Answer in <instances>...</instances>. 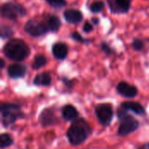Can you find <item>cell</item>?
Returning a JSON list of instances; mask_svg holds the SVG:
<instances>
[{
  "label": "cell",
  "mask_w": 149,
  "mask_h": 149,
  "mask_svg": "<svg viewBox=\"0 0 149 149\" xmlns=\"http://www.w3.org/2000/svg\"><path fill=\"white\" fill-rule=\"evenodd\" d=\"M52 54L57 60H64L68 54V47L63 42L55 43L52 48Z\"/></svg>",
  "instance_id": "13"
},
{
  "label": "cell",
  "mask_w": 149,
  "mask_h": 149,
  "mask_svg": "<svg viewBox=\"0 0 149 149\" xmlns=\"http://www.w3.org/2000/svg\"><path fill=\"white\" fill-rule=\"evenodd\" d=\"M4 64H5V62H4V61H3V59H1V68H2L4 67Z\"/></svg>",
  "instance_id": "28"
},
{
  "label": "cell",
  "mask_w": 149,
  "mask_h": 149,
  "mask_svg": "<svg viewBox=\"0 0 149 149\" xmlns=\"http://www.w3.org/2000/svg\"><path fill=\"white\" fill-rule=\"evenodd\" d=\"M3 53L10 60L22 61L30 55L31 49L23 40L11 39L4 45Z\"/></svg>",
  "instance_id": "2"
},
{
  "label": "cell",
  "mask_w": 149,
  "mask_h": 149,
  "mask_svg": "<svg viewBox=\"0 0 149 149\" xmlns=\"http://www.w3.org/2000/svg\"><path fill=\"white\" fill-rule=\"evenodd\" d=\"M71 37H72V40H76V41H79V42H82V43H85V42H89L90 40H86V39H84L78 32H72V35H71Z\"/></svg>",
  "instance_id": "24"
},
{
  "label": "cell",
  "mask_w": 149,
  "mask_h": 149,
  "mask_svg": "<svg viewBox=\"0 0 149 149\" xmlns=\"http://www.w3.org/2000/svg\"><path fill=\"white\" fill-rule=\"evenodd\" d=\"M104 8H105V4H104L103 1H100V0L93 2V3L91 4V6H90V10H91V11L93 12V13L100 12V11H103Z\"/></svg>",
  "instance_id": "21"
},
{
  "label": "cell",
  "mask_w": 149,
  "mask_h": 149,
  "mask_svg": "<svg viewBox=\"0 0 149 149\" xmlns=\"http://www.w3.org/2000/svg\"><path fill=\"white\" fill-rule=\"evenodd\" d=\"M91 133L92 129L88 122H86L84 119H79L72 123L66 135L72 145L78 146L85 142Z\"/></svg>",
  "instance_id": "1"
},
{
  "label": "cell",
  "mask_w": 149,
  "mask_h": 149,
  "mask_svg": "<svg viewBox=\"0 0 149 149\" xmlns=\"http://www.w3.org/2000/svg\"><path fill=\"white\" fill-rule=\"evenodd\" d=\"M92 22H93L94 25H98V24L100 23V20H99V18H92Z\"/></svg>",
  "instance_id": "27"
},
{
  "label": "cell",
  "mask_w": 149,
  "mask_h": 149,
  "mask_svg": "<svg viewBox=\"0 0 149 149\" xmlns=\"http://www.w3.org/2000/svg\"><path fill=\"white\" fill-rule=\"evenodd\" d=\"M118 118L120 119V126L118 129V135L126 136L135 132L139 126V122L131 115H129L123 108L118 110Z\"/></svg>",
  "instance_id": "3"
},
{
  "label": "cell",
  "mask_w": 149,
  "mask_h": 149,
  "mask_svg": "<svg viewBox=\"0 0 149 149\" xmlns=\"http://www.w3.org/2000/svg\"><path fill=\"white\" fill-rule=\"evenodd\" d=\"M95 113L99 121L105 126H109L113 117V112L111 105L100 104L95 107Z\"/></svg>",
  "instance_id": "7"
},
{
  "label": "cell",
  "mask_w": 149,
  "mask_h": 149,
  "mask_svg": "<svg viewBox=\"0 0 149 149\" xmlns=\"http://www.w3.org/2000/svg\"><path fill=\"white\" fill-rule=\"evenodd\" d=\"M64 18L65 21L70 24H78L82 21L83 14L79 10L69 9L64 11Z\"/></svg>",
  "instance_id": "12"
},
{
  "label": "cell",
  "mask_w": 149,
  "mask_h": 149,
  "mask_svg": "<svg viewBox=\"0 0 149 149\" xmlns=\"http://www.w3.org/2000/svg\"><path fill=\"white\" fill-rule=\"evenodd\" d=\"M117 92L127 98H133L137 96L138 90L135 86L129 84L126 82H120L117 85Z\"/></svg>",
  "instance_id": "10"
},
{
  "label": "cell",
  "mask_w": 149,
  "mask_h": 149,
  "mask_svg": "<svg viewBox=\"0 0 149 149\" xmlns=\"http://www.w3.org/2000/svg\"><path fill=\"white\" fill-rule=\"evenodd\" d=\"M14 32L12 30L11 27L3 25H1V29H0V34H1V38L2 39H8L10 37H11L13 35Z\"/></svg>",
  "instance_id": "20"
},
{
  "label": "cell",
  "mask_w": 149,
  "mask_h": 149,
  "mask_svg": "<svg viewBox=\"0 0 149 149\" xmlns=\"http://www.w3.org/2000/svg\"><path fill=\"white\" fill-rule=\"evenodd\" d=\"M24 31L32 37H40L45 35L49 30L45 23L37 19H29L24 25Z\"/></svg>",
  "instance_id": "6"
},
{
  "label": "cell",
  "mask_w": 149,
  "mask_h": 149,
  "mask_svg": "<svg viewBox=\"0 0 149 149\" xmlns=\"http://www.w3.org/2000/svg\"><path fill=\"white\" fill-rule=\"evenodd\" d=\"M101 47H102V50H103L106 54H111L113 53L112 48H111V47L108 46V44L106 43V42H103V43L101 44Z\"/></svg>",
  "instance_id": "26"
},
{
  "label": "cell",
  "mask_w": 149,
  "mask_h": 149,
  "mask_svg": "<svg viewBox=\"0 0 149 149\" xmlns=\"http://www.w3.org/2000/svg\"><path fill=\"white\" fill-rule=\"evenodd\" d=\"M57 120L58 118L55 115L54 108H46L42 111L39 115V122L44 127L55 125Z\"/></svg>",
  "instance_id": "9"
},
{
  "label": "cell",
  "mask_w": 149,
  "mask_h": 149,
  "mask_svg": "<svg viewBox=\"0 0 149 149\" xmlns=\"http://www.w3.org/2000/svg\"><path fill=\"white\" fill-rule=\"evenodd\" d=\"M121 108H123L126 111L133 112L134 113H135L137 115H145V113H146L144 107L137 102H133V101L123 102L121 104Z\"/></svg>",
  "instance_id": "14"
},
{
  "label": "cell",
  "mask_w": 149,
  "mask_h": 149,
  "mask_svg": "<svg viewBox=\"0 0 149 149\" xmlns=\"http://www.w3.org/2000/svg\"><path fill=\"white\" fill-rule=\"evenodd\" d=\"M93 30V25L92 23H90L89 21H86L85 24H84V26H83V31L85 32H91Z\"/></svg>",
  "instance_id": "25"
},
{
  "label": "cell",
  "mask_w": 149,
  "mask_h": 149,
  "mask_svg": "<svg viewBox=\"0 0 149 149\" xmlns=\"http://www.w3.org/2000/svg\"><path fill=\"white\" fill-rule=\"evenodd\" d=\"M141 149H148V148H145V147H144V146H143V147H142V148H141Z\"/></svg>",
  "instance_id": "29"
},
{
  "label": "cell",
  "mask_w": 149,
  "mask_h": 149,
  "mask_svg": "<svg viewBox=\"0 0 149 149\" xmlns=\"http://www.w3.org/2000/svg\"><path fill=\"white\" fill-rule=\"evenodd\" d=\"M1 15L10 20H17L19 17L26 15V9L20 4L8 2L2 5Z\"/></svg>",
  "instance_id": "5"
},
{
  "label": "cell",
  "mask_w": 149,
  "mask_h": 149,
  "mask_svg": "<svg viewBox=\"0 0 149 149\" xmlns=\"http://www.w3.org/2000/svg\"><path fill=\"white\" fill-rule=\"evenodd\" d=\"M33 83L37 86H48L52 83V76L48 72L38 74L34 77Z\"/></svg>",
  "instance_id": "17"
},
{
  "label": "cell",
  "mask_w": 149,
  "mask_h": 149,
  "mask_svg": "<svg viewBox=\"0 0 149 149\" xmlns=\"http://www.w3.org/2000/svg\"><path fill=\"white\" fill-rule=\"evenodd\" d=\"M62 116L65 120L73 122L74 120L77 119V118L79 116V112L73 105H67L64 106V108L62 109Z\"/></svg>",
  "instance_id": "15"
},
{
  "label": "cell",
  "mask_w": 149,
  "mask_h": 149,
  "mask_svg": "<svg viewBox=\"0 0 149 149\" xmlns=\"http://www.w3.org/2000/svg\"><path fill=\"white\" fill-rule=\"evenodd\" d=\"M14 141L8 133H2L0 136V148L2 149L8 148L13 144Z\"/></svg>",
  "instance_id": "19"
},
{
  "label": "cell",
  "mask_w": 149,
  "mask_h": 149,
  "mask_svg": "<svg viewBox=\"0 0 149 149\" xmlns=\"http://www.w3.org/2000/svg\"><path fill=\"white\" fill-rule=\"evenodd\" d=\"M133 48L136 51H141L144 48V42L140 39H134L132 43Z\"/></svg>",
  "instance_id": "23"
},
{
  "label": "cell",
  "mask_w": 149,
  "mask_h": 149,
  "mask_svg": "<svg viewBox=\"0 0 149 149\" xmlns=\"http://www.w3.org/2000/svg\"><path fill=\"white\" fill-rule=\"evenodd\" d=\"M8 75L12 79H19L25 76L27 72V67L22 63H14L8 67Z\"/></svg>",
  "instance_id": "11"
},
{
  "label": "cell",
  "mask_w": 149,
  "mask_h": 149,
  "mask_svg": "<svg viewBox=\"0 0 149 149\" xmlns=\"http://www.w3.org/2000/svg\"><path fill=\"white\" fill-rule=\"evenodd\" d=\"M1 115H2V124L4 126H11L16 122L18 118L22 117V112L20 106L15 104L5 103L1 105Z\"/></svg>",
  "instance_id": "4"
},
{
  "label": "cell",
  "mask_w": 149,
  "mask_h": 149,
  "mask_svg": "<svg viewBox=\"0 0 149 149\" xmlns=\"http://www.w3.org/2000/svg\"><path fill=\"white\" fill-rule=\"evenodd\" d=\"M110 11L113 13H126L131 7V0H107Z\"/></svg>",
  "instance_id": "8"
},
{
  "label": "cell",
  "mask_w": 149,
  "mask_h": 149,
  "mask_svg": "<svg viewBox=\"0 0 149 149\" xmlns=\"http://www.w3.org/2000/svg\"><path fill=\"white\" fill-rule=\"evenodd\" d=\"M48 4L54 8H62L66 5V0H45Z\"/></svg>",
  "instance_id": "22"
},
{
  "label": "cell",
  "mask_w": 149,
  "mask_h": 149,
  "mask_svg": "<svg viewBox=\"0 0 149 149\" xmlns=\"http://www.w3.org/2000/svg\"><path fill=\"white\" fill-rule=\"evenodd\" d=\"M45 24L50 32H57L61 26V20L58 16L48 15L47 18H45Z\"/></svg>",
  "instance_id": "16"
},
{
  "label": "cell",
  "mask_w": 149,
  "mask_h": 149,
  "mask_svg": "<svg viewBox=\"0 0 149 149\" xmlns=\"http://www.w3.org/2000/svg\"><path fill=\"white\" fill-rule=\"evenodd\" d=\"M47 63V59L45 55L43 54H38L35 58L34 61L32 62V68L33 69H39L42 67L45 66Z\"/></svg>",
  "instance_id": "18"
}]
</instances>
